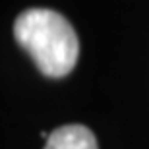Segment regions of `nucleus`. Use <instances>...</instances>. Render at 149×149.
<instances>
[{
  "mask_svg": "<svg viewBox=\"0 0 149 149\" xmlns=\"http://www.w3.org/2000/svg\"><path fill=\"white\" fill-rule=\"evenodd\" d=\"M14 37L47 77L68 76L79 56V41L74 27L62 14L49 8L22 12L14 22Z\"/></svg>",
  "mask_w": 149,
  "mask_h": 149,
  "instance_id": "f257e3e1",
  "label": "nucleus"
},
{
  "mask_svg": "<svg viewBox=\"0 0 149 149\" xmlns=\"http://www.w3.org/2000/svg\"><path fill=\"white\" fill-rule=\"evenodd\" d=\"M45 149H99L95 134L81 124H66L56 128L47 138Z\"/></svg>",
  "mask_w": 149,
  "mask_h": 149,
  "instance_id": "f03ea898",
  "label": "nucleus"
}]
</instances>
